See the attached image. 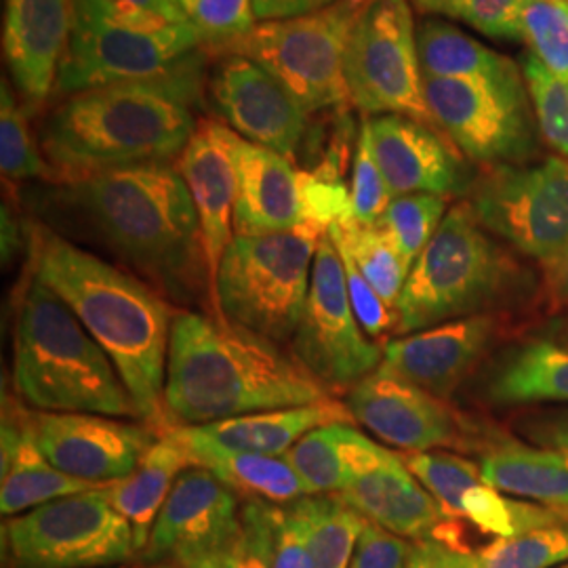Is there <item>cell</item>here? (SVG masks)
I'll list each match as a JSON object with an SVG mask.
<instances>
[{
  "label": "cell",
  "instance_id": "6da1fadb",
  "mask_svg": "<svg viewBox=\"0 0 568 568\" xmlns=\"http://www.w3.org/2000/svg\"><path fill=\"white\" fill-rule=\"evenodd\" d=\"M44 204L175 304L211 305L203 230L175 163L138 164L53 183Z\"/></svg>",
  "mask_w": 568,
  "mask_h": 568
},
{
  "label": "cell",
  "instance_id": "7a4b0ae2",
  "mask_svg": "<svg viewBox=\"0 0 568 568\" xmlns=\"http://www.w3.org/2000/svg\"><path fill=\"white\" fill-rule=\"evenodd\" d=\"M206 49L143 81L68 95L41 124L42 154L55 183L138 164L175 163L206 102Z\"/></svg>",
  "mask_w": 568,
  "mask_h": 568
},
{
  "label": "cell",
  "instance_id": "3957f363",
  "mask_svg": "<svg viewBox=\"0 0 568 568\" xmlns=\"http://www.w3.org/2000/svg\"><path fill=\"white\" fill-rule=\"evenodd\" d=\"M30 274L58 293L121 373L140 417L164 424L166 356L175 310L154 286L47 224H28Z\"/></svg>",
  "mask_w": 568,
  "mask_h": 568
},
{
  "label": "cell",
  "instance_id": "277c9868",
  "mask_svg": "<svg viewBox=\"0 0 568 568\" xmlns=\"http://www.w3.org/2000/svg\"><path fill=\"white\" fill-rule=\"evenodd\" d=\"M333 398L283 345L224 318L182 310L169 339L163 410L166 427H199L241 415L316 405Z\"/></svg>",
  "mask_w": 568,
  "mask_h": 568
},
{
  "label": "cell",
  "instance_id": "5b68a950",
  "mask_svg": "<svg viewBox=\"0 0 568 568\" xmlns=\"http://www.w3.org/2000/svg\"><path fill=\"white\" fill-rule=\"evenodd\" d=\"M13 387L32 410L142 419L102 345L70 305L32 274L16 316Z\"/></svg>",
  "mask_w": 568,
  "mask_h": 568
},
{
  "label": "cell",
  "instance_id": "8992f818",
  "mask_svg": "<svg viewBox=\"0 0 568 568\" xmlns=\"http://www.w3.org/2000/svg\"><path fill=\"white\" fill-rule=\"evenodd\" d=\"M514 281L511 257L488 236L469 203H457L410 267L394 310L396 331L417 333L485 314Z\"/></svg>",
  "mask_w": 568,
  "mask_h": 568
},
{
  "label": "cell",
  "instance_id": "52a82bcc",
  "mask_svg": "<svg viewBox=\"0 0 568 568\" xmlns=\"http://www.w3.org/2000/svg\"><path fill=\"white\" fill-rule=\"evenodd\" d=\"M325 232L305 222L274 234L234 236L213 284L217 316L272 344L291 345Z\"/></svg>",
  "mask_w": 568,
  "mask_h": 568
},
{
  "label": "cell",
  "instance_id": "ba28073f",
  "mask_svg": "<svg viewBox=\"0 0 568 568\" xmlns=\"http://www.w3.org/2000/svg\"><path fill=\"white\" fill-rule=\"evenodd\" d=\"M199 49L206 44L192 21L145 28L110 0H72L55 93L72 95L105 84L154 79Z\"/></svg>",
  "mask_w": 568,
  "mask_h": 568
},
{
  "label": "cell",
  "instance_id": "9c48e42d",
  "mask_svg": "<svg viewBox=\"0 0 568 568\" xmlns=\"http://www.w3.org/2000/svg\"><path fill=\"white\" fill-rule=\"evenodd\" d=\"M366 0L335 4L291 20L257 26L217 53H236L260 63L304 108L318 114L349 102L344 77L345 49Z\"/></svg>",
  "mask_w": 568,
  "mask_h": 568
},
{
  "label": "cell",
  "instance_id": "30bf717a",
  "mask_svg": "<svg viewBox=\"0 0 568 568\" xmlns=\"http://www.w3.org/2000/svg\"><path fill=\"white\" fill-rule=\"evenodd\" d=\"M344 77L349 103L365 119L400 114L434 124L410 0H366L347 41Z\"/></svg>",
  "mask_w": 568,
  "mask_h": 568
},
{
  "label": "cell",
  "instance_id": "8fae6325",
  "mask_svg": "<svg viewBox=\"0 0 568 568\" xmlns=\"http://www.w3.org/2000/svg\"><path fill=\"white\" fill-rule=\"evenodd\" d=\"M110 487V485H108ZM108 487L55 499L13 518L4 544L13 568H110L140 551Z\"/></svg>",
  "mask_w": 568,
  "mask_h": 568
},
{
  "label": "cell",
  "instance_id": "7c38bea8",
  "mask_svg": "<svg viewBox=\"0 0 568 568\" xmlns=\"http://www.w3.org/2000/svg\"><path fill=\"white\" fill-rule=\"evenodd\" d=\"M467 203L490 234L544 265L568 248V159L488 166Z\"/></svg>",
  "mask_w": 568,
  "mask_h": 568
},
{
  "label": "cell",
  "instance_id": "4fadbf2b",
  "mask_svg": "<svg viewBox=\"0 0 568 568\" xmlns=\"http://www.w3.org/2000/svg\"><path fill=\"white\" fill-rule=\"evenodd\" d=\"M424 89L434 124L471 163L487 169L523 164L537 154L541 135L527 84L499 87L424 77Z\"/></svg>",
  "mask_w": 568,
  "mask_h": 568
},
{
  "label": "cell",
  "instance_id": "5bb4252c",
  "mask_svg": "<svg viewBox=\"0 0 568 568\" xmlns=\"http://www.w3.org/2000/svg\"><path fill=\"white\" fill-rule=\"evenodd\" d=\"M291 354L331 392L354 387L384 363V349L368 342L347 293L344 262L328 230L323 234L304 316Z\"/></svg>",
  "mask_w": 568,
  "mask_h": 568
},
{
  "label": "cell",
  "instance_id": "9a60e30c",
  "mask_svg": "<svg viewBox=\"0 0 568 568\" xmlns=\"http://www.w3.org/2000/svg\"><path fill=\"white\" fill-rule=\"evenodd\" d=\"M220 55L206 77L209 108L246 142L295 163L310 133V114L260 63L236 53Z\"/></svg>",
  "mask_w": 568,
  "mask_h": 568
},
{
  "label": "cell",
  "instance_id": "2e32d148",
  "mask_svg": "<svg viewBox=\"0 0 568 568\" xmlns=\"http://www.w3.org/2000/svg\"><path fill=\"white\" fill-rule=\"evenodd\" d=\"M26 422L53 466L100 485L131 476L159 440L150 427L93 413L26 410Z\"/></svg>",
  "mask_w": 568,
  "mask_h": 568
},
{
  "label": "cell",
  "instance_id": "e0dca14e",
  "mask_svg": "<svg viewBox=\"0 0 568 568\" xmlns=\"http://www.w3.org/2000/svg\"><path fill=\"white\" fill-rule=\"evenodd\" d=\"M345 405L356 424L392 447L426 453L459 447L464 422L438 396L379 366L349 387Z\"/></svg>",
  "mask_w": 568,
  "mask_h": 568
},
{
  "label": "cell",
  "instance_id": "ac0fdd59",
  "mask_svg": "<svg viewBox=\"0 0 568 568\" xmlns=\"http://www.w3.org/2000/svg\"><path fill=\"white\" fill-rule=\"evenodd\" d=\"M241 523L239 495L204 467H187L171 488L142 551L143 562L225 551Z\"/></svg>",
  "mask_w": 568,
  "mask_h": 568
},
{
  "label": "cell",
  "instance_id": "d6986e66",
  "mask_svg": "<svg viewBox=\"0 0 568 568\" xmlns=\"http://www.w3.org/2000/svg\"><path fill=\"white\" fill-rule=\"evenodd\" d=\"M373 154L392 196L436 194L443 199L471 190L466 156L447 135L427 122L386 114L366 119Z\"/></svg>",
  "mask_w": 568,
  "mask_h": 568
},
{
  "label": "cell",
  "instance_id": "ffe728a7",
  "mask_svg": "<svg viewBox=\"0 0 568 568\" xmlns=\"http://www.w3.org/2000/svg\"><path fill=\"white\" fill-rule=\"evenodd\" d=\"M337 495L368 523L403 539H438L464 548L459 520L448 518L426 487L410 474L405 459L394 450L384 462L356 476Z\"/></svg>",
  "mask_w": 568,
  "mask_h": 568
},
{
  "label": "cell",
  "instance_id": "44dd1931",
  "mask_svg": "<svg viewBox=\"0 0 568 568\" xmlns=\"http://www.w3.org/2000/svg\"><path fill=\"white\" fill-rule=\"evenodd\" d=\"M236 173L234 236H262L305 224L300 171L283 154L246 142L220 122Z\"/></svg>",
  "mask_w": 568,
  "mask_h": 568
},
{
  "label": "cell",
  "instance_id": "7402d4cb",
  "mask_svg": "<svg viewBox=\"0 0 568 568\" xmlns=\"http://www.w3.org/2000/svg\"><path fill=\"white\" fill-rule=\"evenodd\" d=\"M495 316L474 314L384 345L382 366L447 400L478 366L495 337Z\"/></svg>",
  "mask_w": 568,
  "mask_h": 568
},
{
  "label": "cell",
  "instance_id": "603a6c76",
  "mask_svg": "<svg viewBox=\"0 0 568 568\" xmlns=\"http://www.w3.org/2000/svg\"><path fill=\"white\" fill-rule=\"evenodd\" d=\"M72 0H7L2 53L13 84L37 110L58 87Z\"/></svg>",
  "mask_w": 568,
  "mask_h": 568
},
{
  "label": "cell",
  "instance_id": "cb8c5ba5",
  "mask_svg": "<svg viewBox=\"0 0 568 568\" xmlns=\"http://www.w3.org/2000/svg\"><path fill=\"white\" fill-rule=\"evenodd\" d=\"M175 169L196 206L209 274L215 284L225 248L234 241L236 203V173L220 133V121L201 119L196 133L175 161Z\"/></svg>",
  "mask_w": 568,
  "mask_h": 568
},
{
  "label": "cell",
  "instance_id": "d4e9b609",
  "mask_svg": "<svg viewBox=\"0 0 568 568\" xmlns=\"http://www.w3.org/2000/svg\"><path fill=\"white\" fill-rule=\"evenodd\" d=\"M108 487L63 474L37 445L26 410L4 400L2 410V487L0 509L4 516L39 508L55 499Z\"/></svg>",
  "mask_w": 568,
  "mask_h": 568
},
{
  "label": "cell",
  "instance_id": "484cf974",
  "mask_svg": "<svg viewBox=\"0 0 568 568\" xmlns=\"http://www.w3.org/2000/svg\"><path fill=\"white\" fill-rule=\"evenodd\" d=\"M166 429L190 453L194 466L215 474L225 487L246 497V501L257 499L272 506H288L307 497L305 485L286 455L225 448L204 438L196 427Z\"/></svg>",
  "mask_w": 568,
  "mask_h": 568
},
{
  "label": "cell",
  "instance_id": "4316f807",
  "mask_svg": "<svg viewBox=\"0 0 568 568\" xmlns=\"http://www.w3.org/2000/svg\"><path fill=\"white\" fill-rule=\"evenodd\" d=\"M392 450L366 438L354 424L316 427L286 453L307 495L342 493L356 476L384 462Z\"/></svg>",
  "mask_w": 568,
  "mask_h": 568
},
{
  "label": "cell",
  "instance_id": "83f0119b",
  "mask_svg": "<svg viewBox=\"0 0 568 568\" xmlns=\"http://www.w3.org/2000/svg\"><path fill=\"white\" fill-rule=\"evenodd\" d=\"M331 424H356L347 405L335 398L316 405L241 415L217 424L199 426L196 429L204 438L225 448L264 455H286L305 434Z\"/></svg>",
  "mask_w": 568,
  "mask_h": 568
},
{
  "label": "cell",
  "instance_id": "f1b7e54d",
  "mask_svg": "<svg viewBox=\"0 0 568 568\" xmlns=\"http://www.w3.org/2000/svg\"><path fill=\"white\" fill-rule=\"evenodd\" d=\"M480 476L499 493L537 501L568 518V453L518 440L495 443L483 455Z\"/></svg>",
  "mask_w": 568,
  "mask_h": 568
},
{
  "label": "cell",
  "instance_id": "f546056e",
  "mask_svg": "<svg viewBox=\"0 0 568 568\" xmlns=\"http://www.w3.org/2000/svg\"><path fill=\"white\" fill-rule=\"evenodd\" d=\"M187 467H194L190 453L169 429H163L140 467L131 476L110 483V504L133 528L140 556L150 541V532L171 488Z\"/></svg>",
  "mask_w": 568,
  "mask_h": 568
},
{
  "label": "cell",
  "instance_id": "4dcf8cb0",
  "mask_svg": "<svg viewBox=\"0 0 568 568\" xmlns=\"http://www.w3.org/2000/svg\"><path fill=\"white\" fill-rule=\"evenodd\" d=\"M417 51L427 79L483 82L514 87L525 84L520 63L488 49L447 21L426 20L417 28Z\"/></svg>",
  "mask_w": 568,
  "mask_h": 568
},
{
  "label": "cell",
  "instance_id": "1f68e13d",
  "mask_svg": "<svg viewBox=\"0 0 568 568\" xmlns=\"http://www.w3.org/2000/svg\"><path fill=\"white\" fill-rule=\"evenodd\" d=\"M493 405L568 403V347L549 339L508 349L485 379Z\"/></svg>",
  "mask_w": 568,
  "mask_h": 568
},
{
  "label": "cell",
  "instance_id": "d6a6232c",
  "mask_svg": "<svg viewBox=\"0 0 568 568\" xmlns=\"http://www.w3.org/2000/svg\"><path fill=\"white\" fill-rule=\"evenodd\" d=\"M305 527V541L314 568H349L365 530L363 514L335 495H307L293 504Z\"/></svg>",
  "mask_w": 568,
  "mask_h": 568
},
{
  "label": "cell",
  "instance_id": "836d02e7",
  "mask_svg": "<svg viewBox=\"0 0 568 568\" xmlns=\"http://www.w3.org/2000/svg\"><path fill=\"white\" fill-rule=\"evenodd\" d=\"M328 234L335 243L344 244L387 307L396 310L410 264L386 230L379 224L363 225L354 222V217H345L344 222L331 225Z\"/></svg>",
  "mask_w": 568,
  "mask_h": 568
},
{
  "label": "cell",
  "instance_id": "e575fe53",
  "mask_svg": "<svg viewBox=\"0 0 568 568\" xmlns=\"http://www.w3.org/2000/svg\"><path fill=\"white\" fill-rule=\"evenodd\" d=\"M462 518L495 537H516L532 528L568 523V518L554 509L514 501L485 483L467 490L462 504Z\"/></svg>",
  "mask_w": 568,
  "mask_h": 568
},
{
  "label": "cell",
  "instance_id": "d590c367",
  "mask_svg": "<svg viewBox=\"0 0 568 568\" xmlns=\"http://www.w3.org/2000/svg\"><path fill=\"white\" fill-rule=\"evenodd\" d=\"M0 171L9 182L55 183V171L41 154V143L32 135L26 110L7 79L0 84Z\"/></svg>",
  "mask_w": 568,
  "mask_h": 568
},
{
  "label": "cell",
  "instance_id": "8d00e7d4",
  "mask_svg": "<svg viewBox=\"0 0 568 568\" xmlns=\"http://www.w3.org/2000/svg\"><path fill=\"white\" fill-rule=\"evenodd\" d=\"M405 464L450 520H464L462 504L467 490L483 483L480 466L443 448L410 453Z\"/></svg>",
  "mask_w": 568,
  "mask_h": 568
},
{
  "label": "cell",
  "instance_id": "74e56055",
  "mask_svg": "<svg viewBox=\"0 0 568 568\" xmlns=\"http://www.w3.org/2000/svg\"><path fill=\"white\" fill-rule=\"evenodd\" d=\"M483 568H551L568 560V523L495 537L476 551Z\"/></svg>",
  "mask_w": 568,
  "mask_h": 568
},
{
  "label": "cell",
  "instance_id": "f35d334b",
  "mask_svg": "<svg viewBox=\"0 0 568 568\" xmlns=\"http://www.w3.org/2000/svg\"><path fill=\"white\" fill-rule=\"evenodd\" d=\"M447 201L436 194L396 196L379 220L410 267L447 217Z\"/></svg>",
  "mask_w": 568,
  "mask_h": 568
},
{
  "label": "cell",
  "instance_id": "ab89813d",
  "mask_svg": "<svg viewBox=\"0 0 568 568\" xmlns=\"http://www.w3.org/2000/svg\"><path fill=\"white\" fill-rule=\"evenodd\" d=\"M518 63L541 140L558 156L568 159V84L556 79L530 51L523 53Z\"/></svg>",
  "mask_w": 568,
  "mask_h": 568
},
{
  "label": "cell",
  "instance_id": "60d3db41",
  "mask_svg": "<svg viewBox=\"0 0 568 568\" xmlns=\"http://www.w3.org/2000/svg\"><path fill=\"white\" fill-rule=\"evenodd\" d=\"M528 51L568 84V16L556 0H528L525 11Z\"/></svg>",
  "mask_w": 568,
  "mask_h": 568
},
{
  "label": "cell",
  "instance_id": "b9f144b4",
  "mask_svg": "<svg viewBox=\"0 0 568 568\" xmlns=\"http://www.w3.org/2000/svg\"><path fill=\"white\" fill-rule=\"evenodd\" d=\"M274 508L257 499L244 504L239 530L224 551V568H274Z\"/></svg>",
  "mask_w": 568,
  "mask_h": 568
},
{
  "label": "cell",
  "instance_id": "7bdbcfd3",
  "mask_svg": "<svg viewBox=\"0 0 568 568\" xmlns=\"http://www.w3.org/2000/svg\"><path fill=\"white\" fill-rule=\"evenodd\" d=\"M349 201H352L354 222L363 225L379 224L387 206L394 201V196L387 187L386 178L373 154L366 119H363L356 148H354Z\"/></svg>",
  "mask_w": 568,
  "mask_h": 568
},
{
  "label": "cell",
  "instance_id": "ee69618b",
  "mask_svg": "<svg viewBox=\"0 0 568 568\" xmlns=\"http://www.w3.org/2000/svg\"><path fill=\"white\" fill-rule=\"evenodd\" d=\"M180 4L206 49L222 51L257 26L253 0H180Z\"/></svg>",
  "mask_w": 568,
  "mask_h": 568
},
{
  "label": "cell",
  "instance_id": "f6af8a7d",
  "mask_svg": "<svg viewBox=\"0 0 568 568\" xmlns=\"http://www.w3.org/2000/svg\"><path fill=\"white\" fill-rule=\"evenodd\" d=\"M528 0H467L462 21L493 41H525Z\"/></svg>",
  "mask_w": 568,
  "mask_h": 568
},
{
  "label": "cell",
  "instance_id": "bcb514c9",
  "mask_svg": "<svg viewBox=\"0 0 568 568\" xmlns=\"http://www.w3.org/2000/svg\"><path fill=\"white\" fill-rule=\"evenodd\" d=\"M337 244L342 262H344L347 293H349L354 314L368 337H382L387 328L396 326V318L392 316V310L387 307L386 302L377 295V291L363 276V272L358 270V265L352 260V255L347 253L344 244Z\"/></svg>",
  "mask_w": 568,
  "mask_h": 568
},
{
  "label": "cell",
  "instance_id": "7dc6e473",
  "mask_svg": "<svg viewBox=\"0 0 568 568\" xmlns=\"http://www.w3.org/2000/svg\"><path fill=\"white\" fill-rule=\"evenodd\" d=\"M408 548L403 537L366 523L349 568H406Z\"/></svg>",
  "mask_w": 568,
  "mask_h": 568
},
{
  "label": "cell",
  "instance_id": "c3c4849f",
  "mask_svg": "<svg viewBox=\"0 0 568 568\" xmlns=\"http://www.w3.org/2000/svg\"><path fill=\"white\" fill-rule=\"evenodd\" d=\"M276 523V546H274V568H314L305 527L300 511L293 504L274 508Z\"/></svg>",
  "mask_w": 568,
  "mask_h": 568
},
{
  "label": "cell",
  "instance_id": "681fc988",
  "mask_svg": "<svg viewBox=\"0 0 568 568\" xmlns=\"http://www.w3.org/2000/svg\"><path fill=\"white\" fill-rule=\"evenodd\" d=\"M406 568H483L478 556L438 539H422L408 548Z\"/></svg>",
  "mask_w": 568,
  "mask_h": 568
},
{
  "label": "cell",
  "instance_id": "f907efd6",
  "mask_svg": "<svg viewBox=\"0 0 568 568\" xmlns=\"http://www.w3.org/2000/svg\"><path fill=\"white\" fill-rule=\"evenodd\" d=\"M124 16L142 23L145 28H169L187 23L180 0H110Z\"/></svg>",
  "mask_w": 568,
  "mask_h": 568
},
{
  "label": "cell",
  "instance_id": "816d5d0a",
  "mask_svg": "<svg viewBox=\"0 0 568 568\" xmlns=\"http://www.w3.org/2000/svg\"><path fill=\"white\" fill-rule=\"evenodd\" d=\"M523 434L539 447L568 453V408L532 415L520 422Z\"/></svg>",
  "mask_w": 568,
  "mask_h": 568
},
{
  "label": "cell",
  "instance_id": "f5cc1de1",
  "mask_svg": "<svg viewBox=\"0 0 568 568\" xmlns=\"http://www.w3.org/2000/svg\"><path fill=\"white\" fill-rule=\"evenodd\" d=\"M337 0H253L257 21L291 20L321 11Z\"/></svg>",
  "mask_w": 568,
  "mask_h": 568
},
{
  "label": "cell",
  "instance_id": "db71d44e",
  "mask_svg": "<svg viewBox=\"0 0 568 568\" xmlns=\"http://www.w3.org/2000/svg\"><path fill=\"white\" fill-rule=\"evenodd\" d=\"M26 236H28V225H21L13 209L2 203V264L13 262V257L20 253Z\"/></svg>",
  "mask_w": 568,
  "mask_h": 568
},
{
  "label": "cell",
  "instance_id": "11a10c76",
  "mask_svg": "<svg viewBox=\"0 0 568 568\" xmlns=\"http://www.w3.org/2000/svg\"><path fill=\"white\" fill-rule=\"evenodd\" d=\"M546 286L551 307L568 305V248L558 260L546 264Z\"/></svg>",
  "mask_w": 568,
  "mask_h": 568
},
{
  "label": "cell",
  "instance_id": "9f6ffc18",
  "mask_svg": "<svg viewBox=\"0 0 568 568\" xmlns=\"http://www.w3.org/2000/svg\"><path fill=\"white\" fill-rule=\"evenodd\" d=\"M467 0H410V4L424 16H440L448 20H462Z\"/></svg>",
  "mask_w": 568,
  "mask_h": 568
},
{
  "label": "cell",
  "instance_id": "6f0895ef",
  "mask_svg": "<svg viewBox=\"0 0 568 568\" xmlns=\"http://www.w3.org/2000/svg\"><path fill=\"white\" fill-rule=\"evenodd\" d=\"M180 568H224V551H211L190 560H183Z\"/></svg>",
  "mask_w": 568,
  "mask_h": 568
},
{
  "label": "cell",
  "instance_id": "680465c9",
  "mask_svg": "<svg viewBox=\"0 0 568 568\" xmlns=\"http://www.w3.org/2000/svg\"><path fill=\"white\" fill-rule=\"evenodd\" d=\"M154 568H178V567H173V565H156V567Z\"/></svg>",
  "mask_w": 568,
  "mask_h": 568
},
{
  "label": "cell",
  "instance_id": "91938a15",
  "mask_svg": "<svg viewBox=\"0 0 568 568\" xmlns=\"http://www.w3.org/2000/svg\"><path fill=\"white\" fill-rule=\"evenodd\" d=\"M556 2H560V4H567L568 0H556Z\"/></svg>",
  "mask_w": 568,
  "mask_h": 568
},
{
  "label": "cell",
  "instance_id": "94428289",
  "mask_svg": "<svg viewBox=\"0 0 568 568\" xmlns=\"http://www.w3.org/2000/svg\"><path fill=\"white\" fill-rule=\"evenodd\" d=\"M562 7H565V11H567V16H568V2H567V4H562Z\"/></svg>",
  "mask_w": 568,
  "mask_h": 568
},
{
  "label": "cell",
  "instance_id": "6125c7cd",
  "mask_svg": "<svg viewBox=\"0 0 568 568\" xmlns=\"http://www.w3.org/2000/svg\"><path fill=\"white\" fill-rule=\"evenodd\" d=\"M558 568H568V565H562V567H558Z\"/></svg>",
  "mask_w": 568,
  "mask_h": 568
},
{
  "label": "cell",
  "instance_id": "be15d7a7",
  "mask_svg": "<svg viewBox=\"0 0 568 568\" xmlns=\"http://www.w3.org/2000/svg\"><path fill=\"white\" fill-rule=\"evenodd\" d=\"M119 568H129V567H119Z\"/></svg>",
  "mask_w": 568,
  "mask_h": 568
}]
</instances>
